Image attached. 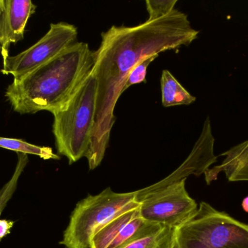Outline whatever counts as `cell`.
<instances>
[{
	"label": "cell",
	"mask_w": 248,
	"mask_h": 248,
	"mask_svg": "<svg viewBox=\"0 0 248 248\" xmlns=\"http://www.w3.org/2000/svg\"><path fill=\"white\" fill-rule=\"evenodd\" d=\"M221 156L226 157L222 163L204 173L207 184L217 180L221 172H224L230 182H248V141L232 147Z\"/></svg>",
	"instance_id": "30bf717a"
},
{
	"label": "cell",
	"mask_w": 248,
	"mask_h": 248,
	"mask_svg": "<svg viewBox=\"0 0 248 248\" xmlns=\"http://www.w3.org/2000/svg\"><path fill=\"white\" fill-rule=\"evenodd\" d=\"M242 207L246 213H248V196L243 199V202H242Z\"/></svg>",
	"instance_id": "d6986e66"
},
{
	"label": "cell",
	"mask_w": 248,
	"mask_h": 248,
	"mask_svg": "<svg viewBox=\"0 0 248 248\" xmlns=\"http://www.w3.org/2000/svg\"><path fill=\"white\" fill-rule=\"evenodd\" d=\"M173 248H248V224L201 202L196 213L175 229Z\"/></svg>",
	"instance_id": "277c9868"
},
{
	"label": "cell",
	"mask_w": 248,
	"mask_h": 248,
	"mask_svg": "<svg viewBox=\"0 0 248 248\" xmlns=\"http://www.w3.org/2000/svg\"><path fill=\"white\" fill-rule=\"evenodd\" d=\"M177 0H147L146 7L149 17L147 20H154L169 14L174 10Z\"/></svg>",
	"instance_id": "e0dca14e"
},
{
	"label": "cell",
	"mask_w": 248,
	"mask_h": 248,
	"mask_svg": "<svg viewBox=\"0 0 248 248\" xmlns=\"http://www.w3.org/2000/svg\"><path fill=\"white\" fill-rule=\"evenodd\" d=\"M0 148L11 150L16 153H23L28 155L32 154L45 160H61V157L55 154L50 147H39L17 138L0 137Z\"/></svg>",
	"instance_id": "4fadbf2b"
},
{
	"label": "cell",
	"mask_w": 248,
	"mask_h": 248,
	"mask_svg": "<svg viewBox=\"0 0 248 248\" xmlns=\"http://www.w3.org/2000/svg\"><path fill=\"white\" fill-rule=\"evenodd\" d=\"M77 36L78 29L74 25L65 22L51 23L47 33L36 43L3 61L1 73L19 80L74 45Z\"/></svg>",
	"instance_id": "52a82bcc"
},
{
	"label": "cell",
	"mask_w": 248,
	"mask_h": 248,
	"mask_svg": "<svg viewBox=\"0 0 248 248\" xmlns=\"http://www.w3.org/2000/svg\"><path fill=\"white\" fill-rule=\"evenodd\" d=\"M140 206L137 191L118 193L110 187L88 195L76 205L60 245L65 248H90L94 234L120 214Z\"/></svg>",
	"instance_id": "5b68a950"
},
{
	"label": "cell",
	"mask_w": 248,
	"mask_h": 248,
	"mask_svg": "<svg viewBox=\"0 0 248 248\" xmlns=\"http://www.w3.org/2000/svg\"><path fill=\"white\" fill-rule=\"evenodd\" d=\"M14 221L11 220L0 219V241L11 233Z\"/></svg>",
	"instance_id": "ac0fdd59"
},
{
	"label": "cell",
	"mask_w": 248,
	"mask_h": 248,
	"mask_svg": "<svg viewBox=\"0 0 248 248\" xmlns=\"http://www.w3.org/2000/svg\"><path fill=\"white\" fill-rule=\"evenodd\" d=\"M94 64V51L86 42H77L49 62L13 80L4 96L20 115L53 113L75 93Z\"/></svg>",
	"instance_id": "7a4b0ae2"
},
{
	"label": "cell",
	"mask_w": 248,
	"mask_h": 248,
	"mask_svg": "<svg viewBox=\"0 0 248 248\" xmlns=\"http://www.w3.org/2000/svg\"><path fill=\"white\" fill-rule=\"evenodd\" d=\"M4 8V0H0V16L2 13Z\"/></svg>",
	"instance_id": "ffe728a7"
},
{
	"label": "cell",
	"mask_w": 248,
	"mask_h": 248,
	"mask_svg": "<svg viewBox=\"0 0 248 248\" xmlns=\"http://www.w3.org/2000/svg\"><path fill=\"white\" fill-rule=\"evenodd\" d=\"M17 161L13 174L10 180L0 189V216L13 198L17 189L19 179L29 163V156L23 153H17Z\"/></svg>",
	"instance_id": "5bb4252c"
},
{
	"label": "cell",
	"mask_w": 248,
	"mask_h": 248,
	"mask_svg": "<svg viewBox=\"0 0 248 248\" xmlns=\"http://www.w3.org/2000/svg\"><path fill=\"white\" fill-rule=\"evenodd\" d=\"M36 6L31 0H4L0 16V48L3 61L10 55L11 44L23 39L25 29Z\"/></svg>",
	"instance_id": "9c48e42d"
},
{
	"label": "cell",
	"mask_w": 248,
	"mask_h": 248,
	"mask_svg": "<svg viewBox=\"0 0 248 248\" xmlns=\"http://www.w3.org/2000/svg\"><path fill=\"white\" fill-rule=\"evenodd\" d=\"M98 84L93 71L54 116L52 132L58 154L66 157L69 165L85 157L96 115Z\"/></svg>",
	"instance_id": "3957f363"
},
{
	"label": "cell",
	"mask_w": 248,
	"mask_h": 248,
	"mask_svg": "<svg viewBox=\"0 0 248 248\" xmlns=\"http://www.w3.org/2000/svg\"><path fill=\"white\" fill-rule=\"evenodd\" d=\"M162 103L165 107L189 105L196 100L169 70H163L160 79Z\"/></svg>",
	"instance_id": "8fae6325"
},
{
	"label": "cell",
	"mask_w": 248,
	"mask_h": 248,
	"mask_svg": "<svg viewBox=\"0 0 248 248\" xmlns=\"http://www.w3.org/2000/svg\"><path fill=\"white\" fill-rule=\"evenodd\" d=\"M214 142L215 139L212 134L211 121L209 117H207L202 132L195 143L189 157L166 179L144 189L137 190V201L139 202L147 194L158 190L168 185L172 184L183 179H186L190 175L200 176L205 173L209 169L211 165L217 161V157L214 154Z\"/></svg>",
	"instance_id": "ba28073f"
},
{
	"label": "cell",
	"mask_w": 248,
	"mask_h": 248,
	"mask_svg": "<svg viewBox=\"0 0 248 248\" xmlns=\"http://www.w3.org/2000/svg\"><path fill=\"white\" fill-rule=\"evenodd\" d=\"M198 33L186 14L177 9L138 26H113L102 33L92 70L98 88L94 128L84 157L90 170L97 168L104 158L116 120L115 107L130 71L147 57L188 46Z\"/></svg>",
	"instance_id": "6da1fadb"
},
{
	"label": "cell",
	"mask_w": 248,
	"mask_h": 248,
	"mask_svg": "<svg viewBox=\"0 0 248 248\" xmlns=\"http://www.w3.org/2000/svg\"><path fill=\"white\" fill-rule=\"evenodd\" d=\"M158 54L153 55L151 56L147 57L141 60L137 64L136 66L130 71L125 80V84L124 86L123 93L128 87L133 84H139V83H146V75H147V67L153 61L158 57Z\"/></svg>",
	"instance_id": "2e32d148"
},
{
	"label": "cell",
	"mask_w": 248,
	"mask_h": 248,
	"mask_svg": "<svg viewBox=\"0 0 248 248\" xmlns=\"http://www.w3.org/2000/svg\"><path fill=\"white\" fill-rule=\"evenodd\" d=\"M174 230L163 227L157 232L139 239L122 248H173Z\"/></svg>",
	"instance_id": "9a60e30c"
},
{
	"label": "cell",
	"mask_w": 248,
	"mask_h": 248,
	"mask_svg": "<svg viewBox=\"0 0 248 248\" xmlns=\"http://www.w3.org/2000/svg\"><path fill=\"white\" fill-rule=\"evenodd\" d=\"M140 206L125 211L102 227L93 236L90 248H106L133 218L140 214Z\"/></svg>",
	"instance_id": "7c38bea8"
},
{
	"label": "cell",
	"mask_w": 248,
	"mask_h": 248,
	"mask_svg": "<svg viewBox=\"0 0 248 248\" xmlns=\"http://www.w3.org/2000/svg\"><path fill=\"white\" fill-rule=\"evenodd\" d=\"M186 179L153 191L140 199L143 219L162 227L175 229L186 222L198 211V204L186 189Z\"/></svg>",
	"instance_id": "8992f818"
}]
</instances>
